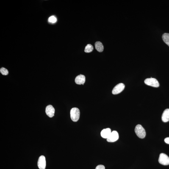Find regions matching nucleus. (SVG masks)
<instances>
[{"instance_id":"4","label":"nucleus","mask_w":169,"mask_h":169,"mask_svg":"<svg viewBox=\"0 0 169 169\" xmlns=\"http://www.w3.org/2000/svg\"><path fill=\"white\" fill-rule=\"evenodd\" d=\"M159 162L160 164L164 165H169V157L166 154L161 153L160 154Z\"/></svg>"},{"instance_id":"11","label":"nucleus","mask_w":169,"mask_h":169,"mask_svg":"<svg viewBox=\"0 0 169 169\" xmlns=\"http://www.w3.org/2000/svg\"><path fill=\"white\" fill-rule=\"evenodd\" d=\"M162 121L164 123L169 121V109H167L164 111L162 116Z\"/></svg>"},{"instance_id":"13","label":"nucleus","mask_w":169,"mask_h":169,"mask_svg":"<svg viewBox=\"0 0 169 169\" xmlns=\"http://www.w3.org/2000/svg\"><path fill=\"white\" fill-rule=\"evenodd\" d=\"M162 38L164 41L169 46V33H165L163 34Z\"/></svg>"},{"instance_id":"16","label":"nucleus","mask_w":169,"mask_h":169,"mask_svg":"<svg viewBox=\"0 0 169 169\" xmlns=\"http://www.w3.org/2000/svg\"><path fill=\"white\" fill-rule=\"evenodd\" d=\"M49 21L50 23H54L57 21V19L54 16H51L49 18Z\"/></svg>"},{"instance_id":"9","label":"nucleus","mask_w":169,"mask_h":169,"mask_svg":"<svg viewBox=\"0 0 169 169\" xmlns=\"http://www.w3.org/2000/svg\"><path fill=\"white\" fill-rule=\"evenodd\" d=\"M86 80L85 77L83 75H80L76 77L75 82L78 84H82L83 85Z\"/></svg>"},{"instance_id":"1","label":"nucleus","mask_w":169,"mask_h":169,"mask_svg":"<svg viewBox=\"0 0 169 169\" xmlns=\"http://www.w3.org/2000/svg\"><path fill=\"white\" fill-rule=\"evenodd\" d=\"M135 131L137 137L140 138H144L145 137L146 133L145 130L141 125H137L135 127Z\"/></svg>"},{"instance_id":"18","label":"nucleus","mask_w":169,"mask_h":169,"mask_svg":"<svg viewBox=\"0 0 169 169\" xmlns=\"http://www.w3.org/2000/svg\"><path fill=\"white\" fill-rule=\"evenodd\" d=\"M164 141H165L166 143L169 144V137L166 138L164 139Z\"/></svg>"},{"instance_id":"15","label":"nucleus","mask_w":169,"mask_h":169,"mask_svg":"<svg viewBox=\"0 0 169 169\" xmlns=\"http://www.w3.org/2000/svg\"><path fill=\"white\" fill-rule=\"evenodd\" d=\"M0 72L3 75H7L8 74L9 71L8 70L4 67H2L0 69Z\"/></svg>"},{"instance_id":"6","label":"nucleus","mask_w":169,"mask_h":169,"mask_svg":"<svg viewBox=\"0 0 169 169\" xmlns=\"http://www.w3.org/2000/svg\"><path fill=\"white\" fill-rule=\"evenodd\" d=\"M119 138V134L117 131H114L111 132L108 137L107 139V141L109 142H114L118 140Z\"/></svg>"},{"instance_id":"3","label":"nucleus","mask_w":169,"mask_h":169,"mask_svg":"<svg viewBox=\"0 0 169 169\" xmlns=\"http://www.w3.org/2000/svg\"><path fill=\"white\" fill-rule=\"evenodd\" d=\"M144 83L147 85L153 87H158L159 86V83L157 80L154 78H147L145 80Z\"/></svg>"},{"instance_id":"5","label":"nucleus","mask_w":169,"mask_h":169,"mask_svg":"<svg viewBox=\"0 0 169 169\" xmlns=\"http://www.w3.org/2000/svg\"><path fill=\"white\" fill-rule=\"evenodd\" d=\"M125 86L122 83L117 84L114 88L112 90V93L114 95L118 94L121 92L124 89Z\"/></svg>"},{"instance_id":"2","label":"nucleus","mask_w":169,"mask_h":169,"mask_svg":"<svg viewBox=\"0 0 169 169\" xmlns=\"http://www.w3.org/2000/svg\"><path fill=\"white\" fill-rule=\"evenodd\" d=\"M70 118L73 121L76 122L79 120L80 116V112L79 109L74 107L72 108L70 112Z\"/></svg>"},{"instance_id":"17","label":"nucleus","mask_w":169,"mask_h":169,"mask_svg":"<svg viewBox=\"0 0 169 169\" xmlns=\"http://www.w3.org/2000/svg\"><path fill=\"white\" fill-rule=\"evenodd\" d=\"M95 169H105V167L104 165H99L97 166Z\"/></svg>"},{"instance_id":"10","label":"nucleus","mask_w":169,"mask_h":169,"mask_svg":"<svg viewBox=\"0 0 169 169\" xmlns=\"http://www.w3.org/2000/svg\"><path fill=\"white\" fill-rule=\"evenodd\" d=\"M111 132L112 131L110 128L103 129L101 133V137L103 138L107 139L110 135Z\"/></svg>"},{"instance_id":"8","label":"nucleus","mask_w":169,"mask_h":169,"mask_svg":"<svg viewBox=\"0 0 169 169\" xmlns=\"http://www.w3.org/2000/svg\"><path fill=\"white\" fill-rule=\"evenodd\" d=\"M55 110L52 106L49 105L47 106L45 109L46 115L50 117H52L54 116Z\"/></svg>"},{"instance_id":"14","label":"nucleus","mask_w":169,"mask_h":169,"mask_svg":"<svg viewBox=\"0 0 169 169\" xmlns=\"http://www.w3.org/2000/svg\"><path fill=\"white\" fill-rule=\"evenodd\" d=\"M93 50V47L91 45L88 44L86 46L84 51L86 53H90L92 52Z\"/></svg>"},{"instance_id":"7","label":"nucleus","mask_w":169,"mask_h":169,"mask_svg":"<svg viewBox=\"0 0 169 169\" xmlns=\"http://www.w3.org/2000/svg\"><path fill=\"white\" fill-rule=\"evenodd\" d=\"M46 162L45 156H41L39 157L38 162V166L40 169H45L46 167Z\"/></svg>"},{"instance_id":"12","label":"nucleus","mask_w":169,"mask_h":169,"mask_svg":"<svg viewBox=\"0 0 169 169\" xmlns=\"http://www.w3.org/2000/svg\"><path fill=\"white\" fill-rule=\"evenodd\" d=\"M95 49L99 52H102L104 50V46L101 42L98 41L95 42Z\"/></svg>"}]
</instances>
